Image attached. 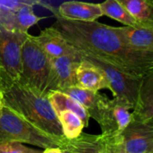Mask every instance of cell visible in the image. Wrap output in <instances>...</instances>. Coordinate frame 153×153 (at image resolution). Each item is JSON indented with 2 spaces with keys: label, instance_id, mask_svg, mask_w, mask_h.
<instances>
[{
  "label": "cell",
  "instance_id": "obj_1",
  "mask_svg": "<svg viewBox=\"0 0 153 153\" xmlns=\"http://www.w3.org/2000/svg\"><path fill=\"white\" fill-rule=\"evenodd\" d=\"M53 27L77 49L104 60L125 73L144 76L153 71V53L137 51L126 45L117 27L94 22L56 17Z\"/></svg>",
  "mask_w": 153,
  "mask_h": 153
},
{
  "label": "cell",
  "instance_id": "obj_2",
  "mask_svg": "<svg viewBox=\"0 0 153 153\" xmlns=\"http://www.w3.org/2000/svg\"><path fill=\"white\" fill-rule=\"evenodd\" d=\"M4 104L30 125L58 140H65L56 114L47 94L21 82L4 91Z\"/></svg>",
  "mask_w": 153,
  "mask_h": 153
},
{
  "label": "cell",
  "instance_id": "obj_3",
  "mask_svg": "<svg viewBox=\"0 0 153 153\" xmlns=\"http://www.w3.org/2000/svg\"><path fill=\"white\" fill-rule=\"evenodd\" d=\"M65 140L49 136L4 104L0 115V142H16L46 149L59 147Z\"/></svg>",
  "mask_w": 153,
  "mask_h": 153
},
{
  "label": "cell",
  "instance_id": "obj_4",
  "mask_svg": "<svg viewBox=\"0 0 153 153\" xmlns=\"http://www.w3.org/2000/svg\"><path fill=\"white\" fill-rule=\"evenodd\" d=\"M51 58L28 34L22 47V74L19 82L47 94Z\"/></svg>",
  "mask_w": 153,
  "mask_h": 153
},
{
  "label": "cell",
  "instance_id": "obj_5",
  "mask_svg": "<svg viewBox=\"0 0 153 153\" xmlns=\"http://www.w3.org/2000/svg\"><path fill=\"white\" fill-rule=\"evenodd\" d=\"M29 33L9 30L0 24V81L4 92L22 74V47Z\"/></svg>",
  "mask_w": 153,
  "mask_h": 153
},
{
  "label": "cell",
  "instance_id": "obj_6",
  "mask_svg": "<svg viewBox=\"0 0 153 153\" xmlns=\"http://www.w3.org/2000/svg\"><path fill=\"white\" fill-rule=\"evenodd\" d=\"M80 52L82 58L89 60L103 71L108 81L110 87L109 91H112L114 99L127 104L133 109L136 102L143 76L129 74L115 65L91 54L82 52L81 50Z\"/></svg>",
  "mask_w": 153,
  "mask_h": 153
},
{
  "label": "cell",
  "instance_id": "obj_7",
  "mask_svg": "<svg viewBox=\"0 0 153 153\" xmlns=\"http://www.w3.org/2000/svg\"><path fill=\"white\" fill-rule=\"evenodd\" d=\"M103 137V136H102ZM104 143L124 153H153V121L131 119L127 126L116 137L105 139Z\"/></svg>",
  "mask_w": 153,
  "mask_h": 153
},
{
  "label": "cell",
  "instance_id": "obj_8",
  "mask_svg": "<svg viewBox=\"0 0 153 153\" xmlns=\"http://www.w3.org/2000/svg\"><path fill=\"white\" fill-rule=\"evenodd\" d=\"M82 59L80 50L75 55H65L56 58H51V70L48 91H61L66 88L76 85V68Z\"/></svg>",
  "mask_w": 153,
  "mask_h": 153
},
{
  "label": "cell",
  "instance_id": "obj_9",
  "mask_svg": "<svg viewBox=\"0 0 153 153\" xmlns=\"http://www.w3.org/2000/svg\"><path fill=\"white\" fill-rule=\"evenodd\" d=\"M132 109L127 104L116 99L109 100L103 113L102 118L99 123L101 128V135L105 139H111L118 135L129 124Z\"/></svg>",
  "mask_w": 153,
  "mask_h": 153
},
{
  "label": "cell",
  "instance_id": "obj_10",
  "mask_svg": "<svg viewBox=\"0 0 153 153\" xmlns=\"http://www.w3.org/2000/svg\"><path fill=\"white\" fill-rule=\"evenodd\" d=\"M117 30L130 48L153 53V22H139L133 26L117 27Z\"/></svg>",
  "mask_w": 153,
  "mask_h": 153
},
{
  "label": "cell",
  "instance_id": "obj_11",
  "mask_svg": "<svg viewBox=\"0 0 153 153\" xmlns=\"http://www.w3.org/2000/svg\"><path fill=\"white\" fill-rule=\"evenodd\" d=\"M33 39L50 58H56L65 55H75L79 52L53 26L45 28L38 36H33Z\"/></svg>",
  "mask_w": 153,
  "mask_h": 153
},
{
  "label": "cell",
  "instance_id": "obj_12",
  "mask_svg": "<svg viewBox=\"0 0 153 153\" xmlns=\"http://www.w3.org/2000/svg\"><path fill=\"white\" fill-rule=\"evenodd\" d=\"M61 91L77 100L85 108L91 118L97 121L98 124L100 122L109 100L106 95H102L99 91L82 88L78 85L71 86Z\"/></svg>",
  "mask_w": 153,
  "mask_h": 153
},
{
  "label": "cell",
  "instance_id": "obj_13",
  "mask_svg": "<svg viewBox=\"0 0 153 153\" xmlns=\"http://www.w3.org/2000/svg\"><path fill=\"white\" fill-rule=\"evenodd\" d=\"M54 16L73 21L94 22L103 15L100 4L70 0L62 3Z\"/></svg>",
  "mask_w": 153,
  "mask_h": 153
},
{
  "label": "cell",
  "instance_id": "obj_14",
  "mask_svg": "<svg viewBox=\"0 0 153 153\" xmlns=\"http://www.w3.org/2000/svg\"><path fill=\"white\" fill-rule=\"evenodd\" d=\"M76 85L91 90L99 91L100 90H109L108 81L103 71L89 60L84 58L79 63L76 68Z\"/></svg>",
  "mask_w": 153,
  "mask_h": 153
},
{
  "label": "cell",
  "instance_id": "obj_15",
  "mask_svg": "<svg viewBox=\"0 0 153 153\" xmlns=\"http://www.w3.org/2000/svg\"><path fill=\"white\" fill-rule=\"evenodd\" d=\"M132 118L138 121H153V71L143 76Z\"/></svg>",
  "mask_w": 153,
  "mask_h": 153
},
{
  "label": "cell",
  "instance_id": "obj_16",
  "mask_svg": "<svg viewBox=\"0 0 153 153\" xmlns=\"http://www.w3.org/2000/svg\"><path fill=\"white\" fill-rule=\"evenodd\" d=\"M59 148L64 153H104L105 143L101 134L82 133L76 138H65Z\"/></svg>",
  "mask_w": 153,
  "mask_h": 153
},
{
  "label": "cell",
  "instance_id": "obj_17",
  "mask_svg": "<svg viewBox=\"0 0 153 153\" xmlns=\"http://www.w3.org/2000/svg\"><path fill=\"white\" fill-rule=\"evenodd\" d=\"M45 17H39L34 13L33 6L23 5L15 12L0 19V24L12 31L28 33L29 29Z\"/></svg>",
  "mask_w": 153,
  "mask_h": 153
},
{
  "label": "cell",
  "instance_id": "obj_18",
  "mask_svg": "<svg viewBox=\"0 0 153 153\" xmlns=\"http://www.w3.org/2000/svg\"><path fill=\"white\" fill-rule=\"evenodd\" d=\"M47 96L56 114L65 110L72 111L81 118L84 127L89 126L91 117L85 108L74 98L60 91H49L47 92Z\"/></svg>",
  "mask_w": 153,
  "mask_h": 153
},
{
  "label": "cell",
  "instance_id": "obj_19",
  "mask_svg": "<svg viewBox=\"0 0 153 153\" xmlns=\"http://www.w3.org/2000/svg\"><path fill=\"white\" fill-rule=\"evenodd\" d=\"M100 6L102 15L117 20L124 26H133L139 22L117 0H105L100 4Z\"/></svg>",
  "mask_w": 153,
  "mask_h": 153
},
{
  "label": "cell",
  "instance_id": "obj_20",
  "mask_svg": "<svg viewBox=\"0 0 153 153\" xmlns=\"http://www.w3.org/2000/svg\"><path fill=\"white\" fill-rule=\"evenodd\" d=\"M58 122L61 126L63 135L66 139H74L78 137L84 128L81 118L74 112L65 110L56 114Z\"/></svg>",
  "mask_w": 153,
  "mask_h": 153
},
{
  "label": "cell",
  "instance_id": "obj_21",
  "mask_svg": "<svg viewBox=\"0 0 153 153\" xmlns=\"http://www.w3.org/2000/svg\"><path fill=\"white\" fill-rule=\"evenodd\" d=\"M138 22H153L152 0H117Z\"/></svg>",
  "mask_w": 153,
  "mask_h": 153
},
{
  "label": "cell",
  "instance_id": "obj_22",
  "mask_svg": "<svg viewBox=\"0 0 153 153\" xmlns=\"http://www.w3.org/2000/svg\"><path fill=\"white\" fill-rule=\"evenodd\" d=\"M23 5H40L49 11L54 7L44 0H0V19L15 12Z\"/></svg>",
  "mask_w": 153,
  "mask_h": 153
},
{
  "label": "cell",
  "instance_id": "obj_23",
  "mask_svg": "<svg viewBox=\"0 0 153 153\" xmlns=\"http://www.w3.org/2000/svg\"><path fill=\"white\" fill-rule=\"evenodd\" d=\"M0 153H42L16 142H0Z\"/></svg>",
  "mask_w": 153,
  "mask_h": 153
},
{
  "label": "cell",
  "instance_id": "obj_24",
  "mask_svg": "<svg viewBox=\"0 0 153 153\" xmlns=\"http://www.w3.org/2000/svg\"><path fill=\"white\" fill-rule=\"evenodd\" d=\"M42 153H64L59 147H49V148H46L44 152Z\"/></svg>",
  "mask_w": 153,
  "mask_h": 153
},
{
  "label": "cell",
  "instance_id": "obj_25",
  "mask_svg": "<svg viewBox=\"0 0 153 153\" xmlns=\"http://www.w3.org/2000/svg\"><path fill=\"white\" fill-rule=\"evenodd\" d=\"M4 106V92L0 90V115L2 113V110Z\"/></svg>",
  "mask_w": 153,
  "mask_h": 153
},
{
  "label": "cell",
  "instance_id": "obj_26",
  "mask_svg": "<svg viewBox=\"0 0 153 153\" xmlns=\"http://www.w3.org/2000/svg\"><path fill=\"white\" fill-rule=\"evenodd\" d=\"M104 153H124V152H118V151H117V150H115V149H113V148H111V147H109V146H107V145L105 144V151H104Z\"/></svg>",
  "mask_w": 153,
  "mask_h": 153
},
{
  "label": "cell",
  "instance_id": "obj_27",
  "mask_svg": "<svg viewBox=\"0 0 153 153\" xmlns=\"http://www.w3.org/2000/svg\"><path fill=\"white\" fill-rule=\"evenodd\" d=\"M0 90H1V81H0Z\"/></svg>",
  "mask_w": 153,
  "mask_h": 153
}]
</instances>
